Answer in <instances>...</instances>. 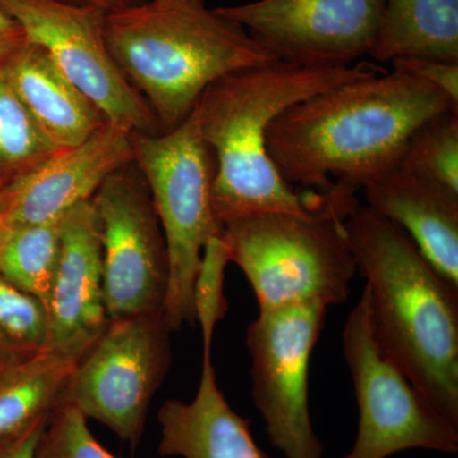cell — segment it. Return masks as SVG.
<instances>
[{"mask_svg": "<svg viewBox=\"0 0 458 458\" xmlns=\"http://www.w3.org/2000/svg\"><path fill=\"white\" fill-rule=\"evenodd\" d=\"M458 108L432 84L384 72L339 84L283 111L267 131V150L289 183L366 188L396 167L412 131L434 114Z\"/></svg>", "mask_w": 458, "mask_h": 458, "instance_id": "1", "label": "cell"}, {"mask_svg": "<svg viewBox=\"0 0 458 458\" xmlns=\"http://www.w3.org/2000/svg\"><path fill=\"white\" fill-rule=\"evenodd\" d=\"M384 72L369 62L315 68L278 60L210 84L191 114L199 134L216 157L213 208L222 227L262 214L318 209L325 191L300 195L280 176L267 155V128L283 111L303 99Z\"/></svg>", "mask_w": 458, "mask_h": 458, "instance_id": "2", "label": "cell"}, {"mask_svg": "<svg viewBox=\"0 0 458 458\" xmlns=\"http://www.w3.org/2000/svg\"><path fill=\"white\" fill-rule=\"evenodd\" d=\"M357 270L367 279L377 339L411 384L458 428V288L408 234L358 205L346 218Z\"/></svg>", "mask_w": 458, "mask_h": 458, "instance_id": "3", "label": "cell"}, {"mask_svg": "<svg viewBox=\"0 0 458 458\" xmlns=\"http://www.w3.org/2000/svg\"><path fill=\"white\" fill-rule=\"evenodd\" d=\"M105 38L126 80L165 131L177 128L210 84L278 62L237 23L188 3L144 2L106 13Z\"/></svg>", "mask_w": 458, "mask_h": 458, "instance_id": "4", "label": "cell"}, {"mask_svg": "<svg viewBox=\"0 0 458 458\" xmlns=\"http://www.w3.org/2000/svg\"><path fill=\"white\" fill-rule=\"evenodd\" d=\"M358 205L357 190L336 182L312 212L262 214L225 225L231 261L254 289L259 310L348 300L358 270L344 223Z\"/></svg>", "mask_w": 458, "mask_h": 458, "instance_id": "5", "label": "cell"}, {"mask_svg": "<svg viewBox=\"0 0 458 458\" xmlns=\"http://www.w3.org/2000/svg\"><path fill=\"white\" fill-rule=\"evenodd\" d=\"M132 162L141 172L167 247L164 316L171 331L195 325L192 291L208 241L225 228L213 208L216 162L194 114L172 131L131 132Z\"/></svg>", "mask_w": 458, "mask_h": 458, "instance_id": "6", "label": "cell"}, {"mask_svg": "<svg viewBox=\"0 0 458 458\" xmlns=\"http://www.w3.org/2000/svg\"><path fill=\"white\" fill-rule=\"evenodd\" d=\"M342 340L360 409L357 438L344 458H387L409 450L457 454L458 428L430 405L377 339L367 286Z\"/></svg>", "mask_w": 458, "mask_h": 458, "instance_id": "7", "label": "cell"}, {"mask_svg": "<svg viewBox=\"0 0 458 458\" xmlns=\"http://www.w3.org/2000/svg\"><path fill=\"white\" fill-rule=\"evenodd\" d=\"M164 312L110 321L66 382L59 403L106 426L135 448L171 363Z\"/></svg>", "mask_w": 458, "mask_h": 458, "instance_id": "8", "label": "cell"}, {"mask_svg": "<svg viewBox=\"0 0 458 458\" xmlns=\"http://www.w3.org/2000/svg\"><path fill=\"white\" fill-rule=\"evenodd\" d=\"M0 7L20 25L26 41L44 50L107 123L131 132H158L152 108L108 49L106 12L68 0H0Z\"/></svg>", "mask_w": 458, "mask_h": 458, "instance_id": "9", "label": "cell"}, {"mask_svg": "<svg viewBox=\"0 0 458 458\" xmlns=\"http://www.w3.org/2000/svg\"><path fill=\"white\" fill-rule=\"evenodd\" d=\"M327 310L321 303L259 310L247 327L252 399L271 445L285 458H322L324 454L310 414L309 372Z\"/></svg>", "mask_w": 458, "mask_h": 458, "instance_id": "10", "label": "cell"}, {"mask_svg": "<svg viewBox=\"0 0 458 458\" xmlns=\"http://www.w3.org/2000/svg\"><path fill=\"white\" fill-rule=\"evenodd\" d=\"M129 165L93 195L101 228L105 306L110 321L164 312L168 255L149 190Z\"/></svg>", "mask_w": 458, "mask_h": 458, "instance_id": "11", "label": "cell"}, {"mask_svg": "<svg viewBox=\"0 0 458 458\" xmlns=\"http://www.w3.org/2000/svg\"><path fill=\"white\" fill-rule=\"evenodd\" d=\"M386 0H256L214 9L280 62L315 68L358 63L375 45Z\"/></svg>", "mask_w": 458, "mask_h": 458, "instance_id": "12", "label": "cell"}, {"mask_svg": "<svg viewBox=\"0 0 458 458\" xmlns=\"http://www.w3.org/2000/svg\"><path fill=\"white\" fill-rule=\"evenodd\" d=\"M47 352L78 364L110 324L105 306L101 228L92 200L62 219V246L47 304Z\"/></svg>", "mask_w": 458, "mask_h": 458, "instance_id": "13", "label": "cell"}, {"mask_svg": "<svg viewBox=\"0 0 458 458\" xmlns=\"http://www.w3.org/2000/svg\"><path fill=\"white\" fill-rule=\"evenodd\" d=\"M131 164V131L106 123L83 143L59 150L3 186V223L20 227L63 218L75 205L90 200L107 177Z\"/></svg>", "mask_w": 458, "mask_h": 458, "instance_id": "14", "label": "cell"}, {"mask_svg": "<svg viewBox=\"0 0 458 458\" xmlns=\"http://www.w3.org/2000/svg\"><path fill=\"white\" fill-rule=\"evenodd\" d=\"M364 191L367 207L399 225L430 267L458 288V192L399 165Z\"/></svg>", "mask_w": 458, "mask_h": 458, "instance_id": "15", "label": "cell"}, {"mask_svg": "<svg viewBox=\"0 0 458 458\" xmlns=\"http://www.w3.org/2000/svg\"><path fill=\"white\" fill-rule=\"evenodd\" d=\"M162 457L267 458L252 437L251 421L238 415L225 400L210 352H204L194 400H167L158 411Z\"/></svg>", "mask_w": 458, "mask_h": 458, "instance_id": "16", "label": "cell"}, {"mask_svg": "<svg viewBox=\"0 0 458 458\" xmlns=\"http://www.w3.org/2000/svg\"><path fill=\"white\" fill-rule=\"evenodd\" d=\"M0 77L57 149L83 143L107 123L101 111L60 73L47 53L29 42L9 57Z\"/></svg>", "mask_w": 458, "mask_h": 458, "instance_id": "17", "label": "cell"}, {"mask_svg": "<svg viewBox=\"0 0 458 458\" xmlns=\"http://www.w3.org/2000/svg\"><path fill=\"white\" fill-rule=\"evenodd\" d=\"M369 56H420L458 63V0H386Z\"/></svg>", "mask_w": 458, "mask_h": 458, "instance_id": "18", "label": "cell"}, {"mask_svg": "<svg viewBox=\"0 0 458 458\" xmlns=\"http://www.w3.org/2000/svg\"><path fill=\"white\" fill-rule=\"evenodd\" d=\"M75 366L47 352L0 361V445L50 417Z\"/></svg>", "mask_w": 458, "mask_h": 458, "instance_id": "19", "label": "cell"}, {"mask_svg": "<svg viewBox=\"0 0 458 458\" xmlns=\"http://www.w3.org/2000/svg\"><path fill=\"white\" fill-rule=\"evenodd\" d=\"M62 219L5 227L0 236V276L44 304L59 262Z\"/></svg>", "mask_w": 458, "mask_h": 458, "instance_id": "20", "label": "cell"}, {"mask_svg": "<svg viewBox=\"0 0 458 458\" xmlns=\"http://www.w3.org/2000/svg\"><path fill=\"white\" fill-rule=\"evenodd\" d=\"M59 150L0 77V189Z\"/></svg>", "mask_w": 458, "mask_h": 458, "instance_id": "21", "label": "cell"}, {"mask_svg": "<svg viewBox=\"0 0 458 458\" xmlns=\"http://www.w3.org/2000/svg\"><path fill=\"white\" fill-rule=\"evenodd\" d=\"M397 165L458 192V108L421 123L406 140Z\"/></svg>", "mask_w": 458, "mask_h": 458, "instance_id": "22", "label": "cell"}, {"mask_svg": "<svg viewBox=\"0 0 458 458\" xmlns=\"http://www.w3.org/2000/svg\"><path fill=\"white\" fill-rule=\"evenodd\" d=\"M47 307L0 276V360L18 361L47 352Z\"/></svg>", "mask_w": 458, "mask_h": 458, "instance_id": "23", "label": "cell"}, {"mask_svg": "<svg viewBox=\"0 0 458 458\" xmlns=\"http://www.w3.org/2000/svg\"><path fill=\"white\" fill-rule=\"evenodd\" d=\"M229 262L231 256L223 237L210 238L204 247L192 291L195 324L200 327L204 352L212 351L214 330L228 311L223 284Z\"/></svg>", "mask_w": 458, "mask_h": 458, "instance_id": "24", "label": "cell"}, {"mask_svg": "<svg viewBox=\"0 0 458 458\" xmlns=\"http://www.w3.org/2000/svg\"><path fill=\"white\" fill-rule=\"evenodd\" d=\"M33 458H117L99 445L78 410L57 403L35 448Z\"/></svg>", "mask_w": 458, "mask_h": 458, "instance_id": "25", "label": "cell"}, {"mask_svg": "<svg viewBox=\"0 0 458 458\" xmlns=\"http://www.w3.org/2000/svg\"><path fill=\"white\" fill-rule=\"evenodd\" d=\"M391 63L393 71L403 72L432 84L458 105V63L420 56L396 57Z\"/></svg>", "mask_w": 458, "mask_h": 458, "instance_id": "26", "label": "cell"}, {"mask_svg": "<svg viewBox=\"0 0 458 458\" xmlns=\"http://www.w3.org/2000/svg\"><path fill=\"white\" fill-rule=\"evenodd\" d=\"M26 42L22 29L0 7V69Z\"/></svg>", "mask_w": 458, "mask_h": 458, "instance_id": "27", "label": "cell"}, {"mask_svg": "<svg viewBox=\"0 0 458 458\" xmlns=\"http://www.w3.org/2000/svg\"><path fill=\"white\" fill-rule=\"evenodd\" d=\"M49 418L38 421V424H35L31 429L27 430L20 438L14 439V441L8 445L7 451H5L4 457L3 458H33V456H35L36 445H38L42 430H44L45 426H47Z\"/></svg>", "mask_w": 458, "mask_h": 458, "instance_id": "28", "label": "cell"}, {"mask_svg": "<svg viewBox=\"0 0 458 458\" xmlns=\"http://www.w3.org/2000/svg\"><path fill=\"white\" fill-rule=\"evenodd\" d=\"M68 2H73V0H68ZM74 2H78L80 4L92 5V7L102 9L106 13L122 11V9L144 3L143 0H74Z\"/></svg>", "mask_w": 458, "mask_h": 458, "instance_id": "29", "label": "cell"}, {"mask_svg": "<svg viewBox=\"0 0 458 458\" xmlns=\"http://www.w3.org/2000/svg\"><path fill=\"white\" fill-rule=\"evenodd\" d=\"M12 442L5 443V445H0V458L4 457L5 451H7L8 445H11Z\"/></svg>", "mask_w": 458, "mask_h": 458, "instance_id": "30", "label": "cell"}, {"mask_svg": "<svg viewBox=\"0 0 458 458\" xmlns=\"http://www.w3.org/2000/svg\"><path fill=\"white\" fill-rule=\"evenodd\" d=\"M158 2H162V3H188V2H192V0H158Z\"/></svg>", "mask_w": 458, "mask_h": 458, "instance_id": "31", "label": "cell"}, {"mask_svg": "<svg viewBox=\"0 0 458 458\" xmlns=\"http://www.w3.org/2000/svg\"><path fill=\"white\" fill-rule=\"evenodd\" d=\"M5 225L4 223H3L2 218V207H0V236H2L3 231H4Z\"/></svg>", "mask_w": 458, "mask_h": 458, "instance_id": "32", "label": "cell"}, {"mask_svg": "<svg viewBox=\"0 0 458 458\" xmlns=\"http://www.w3.org/2000/svg\"><path fill=\"white\" fill-rule=\"evenodd\" d=\"M0 361H2V360H0Z\"/></svg>", "mask_w": 458, "mask_h": 458, "instance_id": "33", "label": "cell"}]
</instances>
